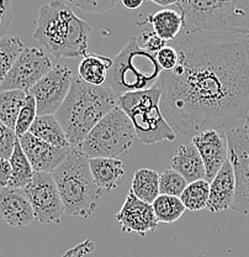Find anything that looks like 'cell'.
I'll return each instance as SVG.
<instances>
[{
    "label": "cell",
    "mask_w": 249,
    "mask_h": 257,
    "mask_svg": "<svg viewBox=\"0 0 249 257\" xmlns=\"http://www.w3.org/2000/svg\"><path fill=\"white\" fill-rule=\"evenodd\" d=\"M138 44L143 50L148 51L149 53L154 56L165 46V41H163L153 31L142 32L140 39H138Z\"/></svg>",
    "instance_id": "obj_34"
},
{
    "label": "cell",
    "mask_w": 249,
    "mask_h": 257,
    "mask_svg": "<svg viewBox=\"0 0 249 257\" xmlns=\"http://www.w3.org/2000/svg\"><path fill=\"white\" fill-rule=\"evenodd\" d=\"M29 133L55 147L60 149L71 147L62 125L60 124L56 115H42V116L37 115Z\"/></svg>",
    "instance_id": "obj_20"
},
{
    "label": "cell",
    "mask_w": 249,
    "mask_h": 257,
    "mask_svg": "<svg viewBox=\"0 0 249 257\" xmlns=\"http://www.w3.org/2000/svg\"><path fill=\"white\" fill-rule=\"evenodd\" d=\"M24 48L25 45L18 36H5L0 40V85Z\"/></svg>",
    "instance_id": "obj_28"
},
{
    "label": "cell",
    "mask_w": 249,
    "mask_h": 257,
    "mask_svg": "<svg viewBox=\"0 0 249 257\" xmlns=\"http://www.w3.org/2000/svg\"><path fill=\"white\" fill-rule=\"evenodd\" d=\"M131 192L144 203H152L159 195V175L151 168H140L132 178Z\"/></svg>",
    "instance_id": "obj_23"
},
{
    "label": "cell",
    "mask_w": 249,
    "mask_h": 257,
    "mask_svg": "<svg viewBox=\"0 0 249 257\" xmlns=\"http://www.w3.org/2000/svg\"><path fill=\"white\" fill-rule=\"evenodd\" d=\"M64 214L88 219L96 211L104 191L94 182L89 159L79 149L72 147L68 157L52 172Z\"/></svg>",
    "instance_id": "obj_4"
},
{
    "label": "cell",
    "mask_w": 249,
    "mask_h": 257,
    "mask_svg": "<svg viewBox=\"0 0 249 257\" xmlns=\"http://www.w3.org/2000/svg\"><path fill=\"white\" fill-rule=\"evenodd\" d=\"M116 106L117 96L108 85L88 84L78 77L72 80L71 90L56 117L71 147L78 149L93 127Z\"/></svg>",
    "instance_id": "obj_3"
},
{
    "label": "cell",
    "mask_w": 249,
    "mask_h": 257,
    "mask_svg": "<svg viewBox=\"0 0 249 257\" xmlns=\"http://www.w3.org/2000/svg\"><path fill=\"white\" fill-rule=\"evenodd\" d=\"M187 182L174 170H167L159 175V194L180 197L186 188Z\"/></svg>",
    "instance_id": "obj_30"
},
{
    "label": "cell",
    "mask_w": 249,
    "mask_h": 257,
    "mask_svg": "<svg viewBox=\"0 0 249 257\" xmlns=\"http://www.w3.org/2000/svg\"><path fill=\"white\" fill-rule=\"evenodd\" d=\"M0 219L13 227H25L36 220L24 189L2 187L0 188Z\"/></svg>",
    "instance_id": "obj_16"
},
{
    "label": "cell",
    "mask_w": 249,
    "mask_h": 257,
    "mask_svg": "<svg viewBox=\"0 0 249 257\" xmlns=\"http://www.w3.org/2000/svg\"><path fill=\"white\" fill-rule=\"evenodd\" d=\"M174 48L178 64L156 83L171 128L194 136L243 126L249 114V36L184 31Z\"/></svg>",
    "instance_id": "obj_1"
},
{
    "label": "cell",
    "mask_w": 249,
    "mask_h": 257,
    "mask_svg": "<svg viewBox=\"0 0 249 257\" xmlns=\"http://www.w3.org/2000/svg\"><path fill=\"white\" fill-rule=\"evenodd\" d=\"M37 116V108H36V100L30 93H26L25 103H24L23 108H21L20 112H19L18 120H16L15 125V134L18 138H21L25 135L26 133L30 131V127L34 124L35 119Z\"/></svg>",
    "instance_id": "obj_29"
},
{
    "label": "cell",
    "mask_w": 249,
    "mask_h": 257,
    "mask_svg": "<svg viewBox=\"0 0 249 257\" xmlns=\"http://www.w3.org/2000/svg\"><path fill=\"white\" fill-rule=\"evenodd\" d=\"M162 90L159 87L140 92L126 93L117 98V106L128 116L136 136L144 145L175 140V131L167 122L160 110Z\"/></svg>",
    "instance_id": "obj_7"
},
{
    "label": "cell",
    "mask_w": 249,
    "mask_h": 257,
    "mask_svg": "<svg viewBox=\"0 0 249 257\" xmlns=\"http://www.w3.org/2000/svg\"><path fill=\"white\" fill-rule=\"evenodd\" d=\"M12 176V166L9 160H4L0 157V187H7Z\"/></svg>",
    "instance_id": "obj_36"
},
{
    "label": "cell",
    "mask_w": 249,
    "mask_h": 257,
    "mask_svg": "<svg viewBox=\"0 0 249 257\" xmlns=\"http://www.w3.org/2000/svg\"><path fill=\"white\" fill-rule=\"evenodd\" d=\"M52 68V61L42 48L25 47L0 85V92L23 90L28 93Z\"/></svg>",
    "instance_id": "obj_11"
},
{
    "label": "cell",
    "mask_w": 249,
    "mask_h": 257,
    "mask_svg": "<svg viewBox=\"0 0 249 257\" xmlns=\"http://www.w3.org/2000/svg\"><path fill=\"white\" fill-rule=\"evenodd\" d=\"M115 219L121 225L122 232H136L142 237L154 232L159 226L152 204L142 202L131 191Z\"/></svg>",
    "instance_id": "obj_14"
},
{
    "label": "cell",
    "mask_w": 249,
    "mask_h": 257,
    "mask_svg": "<svg viewBox=\"0 0 249 257\" xmlns=\"http://www.w3.org/2000/svg\"><path fill=\"white\" fill-rule=\"evenodd\" d=\"M18 140L19 138L16 136L15 130L8 127L0 121V157L2 159L9 160L12 157Z\"/></svg>",
    "instance_id": "obj_32"
},
{
    "label": "cell",
    "mask_w": 249,
    "mask_h": 257,
    "mask_svg": "<svg viewBox=\"0 0 249 257\" xmlns=\"http://www.w3.org/2000/svg\"><path fill=\"white\" fill-rule=\"evenodd\" d=\"M112 63L114 61L105 56L95 55V53L85 55L78 67L79 78L88 84L104 85L108 79Z\"/></svg>",
    "instance_id": "obj_22"
},
{
    "label": "cell",
    "mask_w": 249,
    "mask_h": 257,
    "mask_svg": "<svg viewBox=\"0 0 249 257\" xmlns=\"http://www.w3.org/2000/svg\"><path fill=\"white\" fill-rule=\"evenodd\" d=\"M0 188H2V187H0Z\"/></svg>",
    "instance_id": "obj_40"
},
{
    "label": "cell",
    "mask_w": 249,
    "mask_h": 257,
    "mask_svg": "<svg viewBox=\"0 0 249 257\" xmlns=\"http://www.w3.org/2000/svg\"><path fill=\"white\" fill-rule=\"evenodd\" d=\"M26 93L23 90L0 92V121L14 130L19 112L25 103Z\"/></svg>",
    "instance_id": "obj_25"
},
{
    "label": "cell",
    "mask_w": 249,
    "mask_h": 257,
    "mask_svg": "<svg viewBox=\"0 0 249 257\" xmlns=\"http://www.w3.org/2000/svg\"><path fill=\"white\" fill-rule=\"evenodd\" d=\"M92 28L64 0H51L40 9L34 37L50 55L76 58L87 55Z\"/></svg>",
    "instance_id": "obj_2"
},
{
    "label": "cell",
    "mask_w": 249,
    "mask_h": 257,
    "mask_svg": "<svg viewBox=\"0 0 249 257\" xmlns=\"http://www.w3.org/2000/svg\"><path fill=\"white\" fill-rule=\"evenodd\" d=\"M234 173L231 163L227 160L218 173L210 182V197L206 209L211 213L228 210L234 198Z\"/></svg>",
    "instance_id": "obj_17"
},
{
    "label": "cell",
    "mask_w": 249,
    "mask_h": 257,
    "mask_svg": "<svg viewBox=\"0 0 249 257\" xmlns=\"http://www.w3.org/2000/svg\"><path fill=\"white\" fill-rule=\"evenodd\" d=\"M228 161L234 173V198L231 209L249 215V139L243 126L226 131Z\"/></svg>",
    "instance_id": "obj_9"
},
{
    "label": "cell",
    "mask_w": 249,
    "mask_h": 257,
    "mask_svg": "<svg viewBox=\"0 0 249 257\" xmlns=\"http://www.w3.org/2000/svg\"><path fill=\"white\" fill-rule=\"evenodd\" d=\"M163 69L156 56L143 50L137 37H131L109 71L105 85L119 96L154 87Z\"/></svg>",
    "instance_id": "obj_6"
},
{
    "label": "cell",
    "mask_w": 249,
    "mask_h": 257,
    "mask_svg": "<svg viewBox=\"0 0 249 257\" xmlns=\"http://www.w3.org/2000/svg\"><path fill=\"white\" fill-rule=\"evenodd\" d=\"M157 62L160 66V68L163 71H171L174 69V67L178 64L179 61V56L178 52L174 47L171 46H164L159 52L156 55Z\"/></svg>",
    "instance_id": "obj_33"
},
{
    "label": "cell",
    "mask_w": 249,
    "mask_h": 257,
    "mask_svg": "<svg viewBox=\"0 0 249 257\" xmlns=\"http://www.w3.org/2000/svg\"><path fill=\"white\" fill-rule=\"evenodd\" d=\"M146 0H121L122 5L128 10H137L143 5Z\"/></svg>",
    "instance_id": "obj_37"
},
{
    "label": "cell",
    "mask_w": 249,
    "mask_h": 257,
    "mask_svg": "<svg viewBox=\"0 0 249 257\" xmlns=\"http://www.w3.org/2000/svg\"><path fill=\"white\" fill-rule=\"evenodd\" d=\"M191 143L199 151L206 172V181L210 183L228 160V141L226 131L207 128L192 136Z\"/></svg>",
    "instance_id": "obj_13"
},
{
    "label": "cell",
    "mask_w": 249,
    "mask_h": 257,
    "mask_svg": "<svg viewBox=\"0 0 249 257\" xmlns=\"http://www.w3.org/2000/svg\"><path fill=\"white\" fill-rule=\"evenodd\" d=\"M9 162L10 166H12V176H10L9 183H8L7 187L24 189L30 183L35 171L32 168L30 161L24 154L19 140L16 141L15 149L13 151L12 157L9 159Z\"/></svg>",
    "instance_id": "obj_24"
},
{
    "label": "cell",
    "mask_w": 249,
    "mask_h": 257,
    "mask_svg": "<svg viewBox=\"0 0 249 257\" xmlns=\"http://www.w3.org/2000/svg\"><path fill=\"white\" fill-rule=\"evenodd\" d=\"M35 218L42 224H61L64 207L52 173L34 172L30 183L24 188Z\"/></svg>",
    "instance_id": "obj_10"
},
{
    "label": "cell",
    "mask_w": 249,
    "mask_h": 257,
    "mask_svg": "<svg viewBox=\"0 0 249 257\" xmlns=\"http://www.w3.org/2000/svg\"><path fill=\"white\" fill-rule=\"evenodd\" d=\"M243 128H244L245 134H247V136H248V139H249V114H248V116L245 117L244 122H243Z\"/></svg>",
    "instance_id": "obj_39"
},
{
    "label": "cell",
    "mask_w": 249,
    "mask_h": 257,
    "mask_svg": "<svg viewBox=\"0 0 249 257\" xmlns=\"http://www.w3.org/2000/svg\"><path fill=\"white\" fill-rule=\"evenodd\" d=\"M135 136L131 120L116 106L93 127L78 149L88 159H119L128 154Z\"/></svg>",
    "instance_id": "obj_8"
},
{
    "label": "cell",
    "mask_w": 249,
    "mask_h": 257,
    "mask_svg": "<svg viewBox=\"0 0 249 257\" xmlns=\"http://www.w3.org/2000/svg\"><path fill=\"white\" fill-rule=\"evenodd\" d=\"M89 167L96 186L105 192L116 189L125 176L124 162L120 159H89Z\"/></svg>",
    "instance_id": "obj_19"
},
{
    "label": "cell",
    "mask_w": 249,
    "mask_h": 257,
    "mask_svg": "<svg viewBox=\"0 0 249 257\" xmlns=\"http://www.w3.org/2000/svg\"><path fill=\"white\" fill-rule=\"evenodd\" d=\"M119 0H66L69 7L79 8L88 14H103L111 10Z\"/></svg>",
    "instance_id": "obj_31"
},
{
    "label": "cell",
    "mask_w": 249,
    "mask_h": 257,
    "mask_svg": "<svg viewBox=\"0 0 249 257\" xmlns=\"http://www.w3.org/2000/svg\"><path fill=\"white\" fill-rule=\"evenodd\" d=\"M13 0H0V40L8 36L13 19Z\"/></svg>",
    "instance_id": "obj_35"
},
{
    "label": "cell",
    "mask_w": 249,
    "mask_h": 257,
    "mask_svg": "<svg viewBox=\"0 0 249 257\" xmlns=\"http://www.w3.org/2000/svg\"><path fill=\"white\" fill-rule=\"evenodd\" d=\"M24 154L30 161L35 172L52 173L68 157L72 147L60 149L40 140L30 133L19 138Z\"/></svg>",
    "instance_id": "obj_15"
},
{
    "label": "cell",
    "mask_w": 249,
    "mask_h": 257,
    "mask_svg": "<svg viewBox=\"0 0 249 257\" xmlns=\"http://www.w3.org/2000/svg\"><path fill=\"white\" fill-rule=\"evenodd\" d=\"M146 23L151 24L153 32L163 41H174L184 28V16L174 9H163L147 18Z\"/></svg>",
    "instance_id": "obj_21"
},
{
    "label": "cell",
    "mask_w": 249,
    "mask_h": 257,
    "mask_svg": "<svg viewBox=\"0 0 249 257\" xmlns=\"http://www.w3.org/2000/svg\"><path fill=\"white\" fill-rule=\"evenodd\" d=\"M184 30L249 36V0H180Z\"/></svg>",
    "instance_id": "obj_5"
},
{
    "label": "cell",
    "mask_w": 249,
    "mask_h": 257,
    "mask_svg": "<svg viewBox=\"0 0 249 257\" xmlns=\"http://www.w3.org/2000/svg\"><path fill=\"white\" fill-rule=\"evenodd\" d=\"M152 208H153L158 223L165 224L175 223L186 210L180 198L165 194L158 195L156 200L152 203Z\"/></svg>",
    "instance_id": "obj_26"
},
{
    "label": "cell",
    "mask_w": 249,
    "mask_h": 257,
    "mask_svg": "<svg viewBox=\"0 0 249 257\" xmlns=\"http://www.w3.org/2000/svg\"><path fill=\"white\" fill-rule=\"evenodd\" d=\"M154 4L159 5V7H170V5H179L180 0H151Z\"/></svg>",
    "instance_id": "obj_38"
},
{
    "label": "cell",
    "mask_w": 249,
    "mask_h": 257,
    "mask_svg": "<svg viewBox=\"0 0 249 257\" xmlns=\"http://www.w3.org/2000/svg\"><path fill=\"white\" fill-rule=\"evenodd\" d=\"M73 73L66 64L53 67L29 93L36 100L37 115H56L71 90Z\"/></svg>",
    "instance_id": "obj_12"
},
{
    "label": "cell",
    "mask_w": 249,
    "mask_h": 257,
    "mask_svg": "<svg viewBox=\"0 0 249 257\" xmlns=\"http://www.w3.org/2000/svg\"><path fill=\"white\" fill-rule=\"evenodd\" d=\"M208 197H210V183L206 179H200L187 184L179 198L187 210L199 211L207 207Z\"/></svg>",
    "instance_id": "obj_27"
},
{
    "label": "cell",
    "mask_w": 249,
    "mask_h": 257,
    "mask_svg": "<svg viewBox=\"0 0 249 257\" xmlns=\"http://www.w3.org/2000/svg\"><path fill=\"white\" fill-rule=\"evenodd\" d=\"M170 166L171 170L183 177L187 184L200 181V179H206L201 156L192 143L180 145L178 147V151L170 161Z\"/></svg>",
    "instance_id": "obj_18"
}]
</instances>
